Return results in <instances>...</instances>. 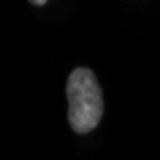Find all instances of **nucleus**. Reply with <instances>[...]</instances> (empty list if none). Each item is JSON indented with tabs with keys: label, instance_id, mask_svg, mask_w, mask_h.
Masks as SVG:
<instances>
[{
	"label": "nucleus",
	"instance_id": "1",
	"mask_svg": "<svg viewBox=\"0 0 160 160\" xmlns=\"http://www.w3.org/2000/svg\"><path fill=\"white\" fill-rule=\"evenodd\" d=\"M69 121L78 134L93 131L103 116V95L95 74L90 69L78 67L67 80Z\"/></svg>",
	"mask_w": 160,
	"mask_h": 160
},
{
	"label": "nucleus",
	"instance_id": "2",
	"mask_svg": "<svg viewBox=\"0 0 160 160\" xmlns=\"http://www.w3.org/2000/svg\"><path fill=\"white\" fill-rule=\"evenodd\" d=\"M30 2H31L33 5H38V7H39V5H44L48 0H30Z\"/></svg>",
	"mask_w": 160,
	"mask_h": 160
}]
</instances>
